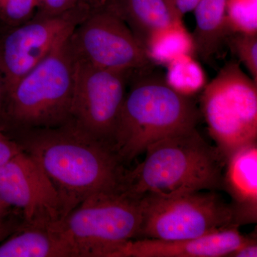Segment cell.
Masks as SVG:
<instances>
[{
	"mask_svg": "<svg viewBox=\"0 0 257 257\" xmlns=\"http://www.w3.org/2000/svg\"><path fill=\"white\" fill-rule=\"evenodd\" d=\"M16 131L17 142L41 167L69 212L89 196L121 186L125 170L112 149L71 120L55 127Z\"/></svg>",
	"mask_w": 257,
	"mask_h": 257,
	"instance_id": "6da1fadb",
	"label": "cell"
},
{
	"mask_svg": "<svg viewBox=\"0 0 257 257\" xmlns=\"http://www.w3.org/2000/svg\"><path fill=\"white\" fill-rule=\"evenodd\" d=\"M152 67L130 74L113 150L121 163H128L147 147L169 137L197 128L202 114L192 96L173 89Z\"/></svg>",
	"mask_w": 257,
	"mask_h": 257,
	"instance_id": "7a4b0ae2",
	"label": "cell"
},
{
	"mask_svg": "<svg viewBox=\"0 0 257 257\" xmlns=\"http://www.w3.org/2000/svg\"><path fill=\"white\" fill-rule=\"evenodd\" d=\"M145 160L125 170L120 189L134 197L223 190L225 160L197 128L152 144Z\"/></svg>",
	"mask_w": 257,
	"mask_h": 257,
	"instance_id": "3957f363",
	"label": "cell"
},
{
	"mask_svg": "<svg viewBox=\"0 0 257 257\" xmlns=\"http://www.w3.org/2000/svg\"><path fill=\"white\" fill-rule=\"evenodd\" d=\"M71 35L5 93L0 112L12 128L55 127L70 121L76 62Z\"/></svg>",
	"mask_w": 257,
	"mask_h": 257,
	"instance_id": "277c9868",
	"label": "cell"
},
{
	"mask_svg": "<svg viewBox=\"0 0 257 257\" xmlns=\"http://www.w3.org/2000/svg\"><path fill=\"white\" fill-rule=\"evenodd\" d=\"M140 222V198L119 188L86 198L54 227L77 257H109L120 245L138 238Z\"/></svg>",
	"mask_w": 257,
	"mask_h": 257,
	"instance_id": "5b68a950",
	"label": "cell"
},
{
	"mask_svg": "<svg viewBox=\"0 0 257 257\" xmlns=\"http://www.w3.org/2000/svg\"><path fill=\"white\" fill-rule=\"evenodd\" d=\"M200 111L225 162L236 150L257 143V83L236 62L225 64L204 88Z\"/></svg>",
	"mask_w": 257,
	"mask_h": 257,
	"instance_id": "8992f818",
	"label": "cell"
},
{
	"mask_svg": "<svg viewBox=\"0 0 257 257\" xmlns=\"http://www.w3.org/2000/svg\"><path fill=\"white\" fill-rule=\"evenodd\" d=\"M216 192L142 196L137 239H193L236 226L229 203Z\"/></svg>",
	"mask_w": 257,
	"mask_h": 257,
	"instance_id": "52a82bcc",
	"label": "cell"
},
{
	"mask_svg": "<svg viewBox=\"0 0 257 257\" xmlns=\"http://www.w3.org/2000/svg\"><path fill=\"white\" fill-rule=\"evenodd\" d=\"M75 58L70 120L113 150L120 112L133 70L99 68Z\"/></svg>",
	"mask_w": 257,
	"mask_h": 257,
	"instance_id": "ba28073f",
	"label": "cell"
},
{
	"mask_svg": "<svg viewBox=\"0 0 257 257\" xmlns=\"http://www.w3.org/2000/svg\"><path fill=\"white\" fill-rule=\"evenodd\" d=\"M112 5L94 12L76 27L70 36L74 55L99 68L128 71L152 67L155 62L146 47Z\"/></svg>",
	"mask_w": 257,
	"mask_h": 257,
	"instance_id": "9c48e42d",
	"label": "cell"
},
{
	"mask_svg": "<svg viewBox=\"0 0 257 257\" xmlns=\"http://www.w3.org/2000/svg\"><path fill=\"white\" fill-rule=\"evenodd\" d=\"M93 12L80 9L58 16L35 15L0 37V70L5 93L42 60Z\"/></svg>",
	"mask_w": 257,
	"mask_h": 257,
	"instance_id": "30bf717a",
	"label": "cell"
},
{
	"mask_svg": "<svg viewBox=\"0 0 257 257\" xmlns=\"http://www.w3.org/2000/svg\"><path fill=\"white\" fill-rule=\"evenodd\" d=\"M0 199L21 211L29 226L53 227L69 213L60 192L23 150L0 167Z\"/></svg>",
	"mask_w": 257,
	"mask_h": 257,
	"instance_id": "8fae6325",
	"label": "cell"
},
{
	"mask_svg": "<svg viewBox=\"0 0 257 257\" xmlns=\"http://www.w3.org/2000/svg\"><path fill=\"white\" fill-rule=\"evenodd\" d=\"M252 236L231 226L193 239H133L118 246L109 257H227Z\"/></svg>",
	"mask_w": 257,
	"mask_h": 257,
	"instance_id": "7c38bea8",
	"label": "cell"
},
{
	"mask_svg": "<svg viewBox=\"0 0 257 257\" xmlns=\"http://www.w3.org/2000/svg\"><path fill=\"white\" fill-rule=\"evenodd\" d=\"M223 190L229 203L236 226L257 221V143L235 151L225 162Z\"/></svg>",
	"mask_w": 257,
	"mask_h": 257,
	"instance_id": "4fadbf2b",
	"label": "cell"
},
{
	"mask_svg": "<svg viewBox=\"0 0 257 257\" xmlns=\"http://www.w3.org/2000/svg\"><path fill=\"white\" fill-rule=\"evenodd\" d=\"M227 0H199L194 8L196 26L191 35L194 54L212 64L234 30L226 15Z\"/></svg>",
	"mask_w": 257,
	"mask_h": 257,
	"instance_id": "5bb4252c",
	"label": "cell"
},
{
	"mask_svg": "<svg viewBox=\"0 0 257 257\" xmlns=\"http://www.w3.org/2000/svg\"><path fill=\"white\" fill-rule=\"evenodd\" d=\"M0 257H77L55 227L23 224L0 243Z\"/></svg>",
	"mask_w": 257,
	"mask_h": 257,
	"instance_id": "9a60e30c",
	"label": "cell"
},
{
	"mask_svg": "<svg viewBox=\"0 0 257 257\" xmlns=\"http://www.w3.org/2000/svg\"><path fill=\"white\" fill-rule=\"evenodd\" d=\"M112 7L146 49L157 32L182 22L167 0H115Z\"/></svg>",
	"mask_w": 257,
	"mask_h": 257,
	"instance_id": "2e32d148",
	"label": "cell"
},
{
	"mask_svg": "<svg viewBox=\"0 0 257 257\" xmlns=\"http://www.w3.org/2000/svg\"><path fill=\"white\" fill-rule=\"evenodd\" d=\"M154 62L168 64L179 56L194 54L192 36L182 22L157 32L147 46Z\"/></svg>",
	"mask_w": 257,
	"mask_h": 257,
	"instance_id": "e0dca14e",
	"label": "cell"
},
{
	"mask_svg": "<svg viewBox=\"0 0 257 257\" xmlns=\"http://www.w3.org/2000/svg\"><path fill=\"white\" fill-rule=\"evenodd\" d=\"M167 83L184 95L191 96L204 87L205 75L192 55H183L167 64Z\"/></svg>",
	"mask_w": 257,
	"mask_h": 257,
	"instance_id": "ac0fdd59",
	"label": "cell"
},
{
	"mask_svg": "<svg viewBox=\"0 0 257 257\" xmlns=\"http://www.w3.org/2000/svg\"><path fill=\"white\" fill-rule=\"evenodd\" d=\"M226 43L247 69L251 78L257 83V32H232Z\"/></svg>",
	"mask_w": 257,
	"mask_h": 257,
	"instance_id": "d6986e66",
	"label": "cell"
},
{
	"mask_svg": "<svg viewBox=\"0 0 257 257\" xmlns=\"http://www.w3.org/2000/svg\"><path fill=\"white\" fill-rule=\"evenodd\" d=\"M226 15L234 32H256V0H227Z\"/></svg>",
	"mask_w": 257,
	"mask_h": 257,
	"instance_id": "ffe728a7",
	"label": "cell"
},
{
	"mask_svg": "<svg viewBox=\"0 0 257 257\" xmlns=\"http://www.w3.org/2000/svg\"><path fill=\"white\" fill-rule=\"evenodd\" d=\"M35 13V0H0V23L6 30L26 23Z\"/></svg>",
	"mask_w": 257,
	"mask_h": 257,
	"instance_id": "44dd1931",
	"label": "cell"
},
{
	"mask_svg": "<svg viewBox=\"0 0 257 257\" xmlns=\"http://www.w3.org/2000/svg\"><path fill=\"white\" fill-rule=\"evenodd\" d=\"M35 15L38 16H58L80 9H88L93 12L81 0H35Z\"/></svg>",
	"mask_w": 257,
	"mask_h": 257,
	"instance_id": "7402d4cb",
	"label": "cell"
},
{
	"mask_svg": "<svg viewBox=\"0 0 257 257\" xmlns=\"http://www.w3.org/2000/svg\"><path fill=\"white\" fill-rule=\"evenodd\" d=\"M22 150L18 142L8 136L4 127L0 126V167L10 162Z\"/></svg>",
	"mask_w": 257,
	"mask_h": 257,
	"instance_id": "603a6c76",
	"label": "cell"
},
{
	"mask_svg": "<svg viewBox=\"0 0 257 257\" xmlns=\"http://www.w3.org/2000/svg\"><path fill=\"white\" fill-rule=\"evenodd\" d=\"M176 16L182 20L184 15L192 11L199 0H167Z\"/></svg>",
	"mask_w": 257,
	"mask_h": 257,
	"instance_id": "cb8c5ba5",
	"label": "cell"
},
{
	"mask_svg": "<svg viewBox=\"0 0 257 257\" xmlns=\"http://www.w3.org/2000/svg\"><path fill=\"white\" fill-rule=\"evenodd\" d=\"M257 256V241L256 236L255 235L251 239L240 246L237 249L230 253L227 257H256Z\"/></svg>",
	"mask_w": 257,
	"mask_h": 257,
	"instance_id": "d4e9b609",
	"label": "cell"
},
{
	"mask_svg": "<svg viewBox=\"0 0 257 257\" xmlns=\"http://www.w3.org/2000/svg\"><path fill=\"white\" fill-rule=\"evenodd\" d=\"M23 224V222L18 223V221L7 219L0 221V243L16 231Z\"/></svg>",
	"mask_w": 257,
	"mask_h": 257,
	"instance_id": "484cf974",
	"label": "cell"
},
{
	"mask_svg": "<svg viewBox=\"0 0 257 257\" xmlns=\"http://www.w3.org/2000/svg\"><path fill=\"white\" fill-rule=\"evenodd\" d=\"M88 8H90L93 12L98 11L109 8L114 4L115 0H81Z\"/></svg>",
	"mask_w": 257,
	"mask_h": 257,
	"instance_id": "4316f807",
	"label": "cell"
},
{
	"mask_svg": "<svg viewBox=\"0 0 257 257\" xmlns=\"http://www.w3.org/2000/svg\"><path fill=\"white\" fill-rule=\"evenodd\" d=\"M12 208L13 207L0 199V221L7 219Z\"/></svg>",
	"mask_w": 257,
	"mask_h": 257,
	"instance_id": "83f0119b",
	"label": "cell"
},
{
	"mask_svg": "<svg viewBox=\"0 0 257 257\" xmlns=\"http://www.w3.org/2000/svg\"><path fill=\"white\" fill-rule=\"evenodd\" d=\"M5 96V84L4 79H3V74L0 70V109H1L2 104H3V99Z\"/></svg>",
	"mask_w": 257,
	"mask_h": 257,
	"instance_id": "f1b7e54d",
	"label": "cell"
}]
</instances>
